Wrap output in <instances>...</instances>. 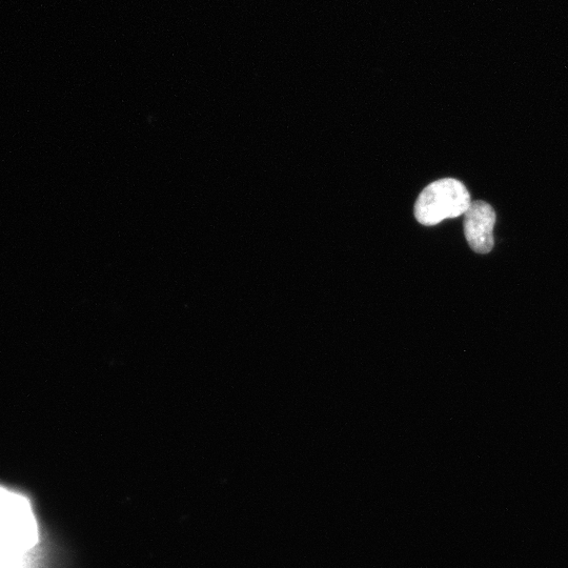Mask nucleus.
Wrapping results in <instances>:
<instances>
[{"label":"nucleus","mask_w":568,"mask_h":568,"mask_svg":"<svg viewBox=\"0 0 568 568\" xmlns=\"http://www.w3.org/2000/svg\"><path fill=\"white\" fill-rule=\"evenodd\" d=\"M471 204V195L461 181L444 178L434 181L420 193L415 217L421 225L432 227L445 219L464 215Z\"/></svg>","instance_id":"1"},{"label":"nucleus","mask_w":568,"mask_h":568,"mask_svg":"<svg viewBox=\"0 0 568 568\" xmlns=\"http://www.w3.org/2000/svg\"><path fill=\"white\" fill-rule=\"evenodd\" d=\"M24 551L0 526V568H22Z\"/></svg>","instance_id":"4"},{"label":"nucleus","mask_w":568,"mask_h":568,"mask_svg":"<svg viewBox=\"0 0 568 568\" xmlns=\"http://www.w3.org/2000/svg\"><path fill=\"white\" fill-rule=\"evenodd\" d=\"M497 215L488 202L473 201L464 214V235L477 254H489L495 246L494 228Z\"/></svg>","instance_id":"3"},{"label":"nucleus","mask_w":568,"mask_h":568,"mask_svg":"<svg viewBox=\"0 0 568 568\" xmlns=\"http://www.w3.org/2000/svg\"><path fill=\"white\" fill-rule=\"evenodd\" d=\"M0 526L24 552L38 543V524L31 503L0 486Z\"/></svg>","instance_id":"2"}]
</instances>
